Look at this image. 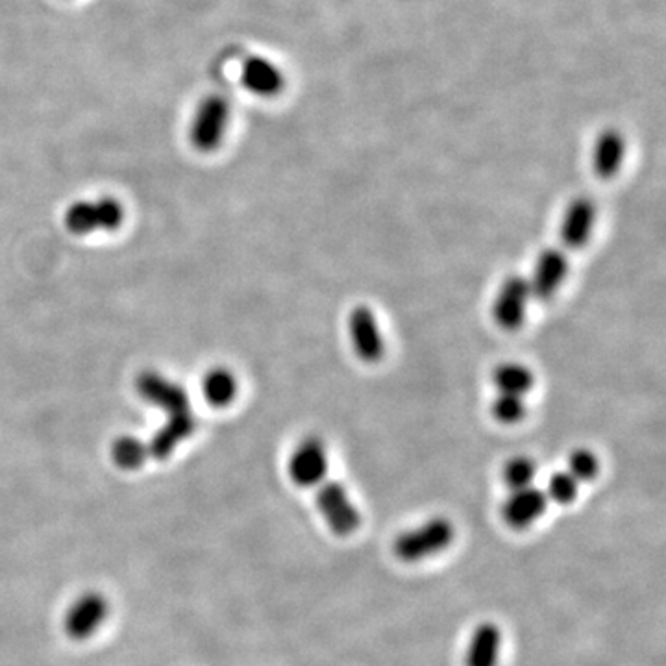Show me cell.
Listing matches in <instances>:
<instances>
[{"mask_svg": "<svg viewBox=\"0 0 666 666\" xmlns=\"http://www.w3.org/2000/svg\"><path fill=\"white\" fill-rule=\"evenodd\" d=\"M350 344L365 363H378L386 354V342L379 323L368 306H355L349 315Z\"/></svg>", "mask_w": 666, "mask_h": 666, "instance_id": "obj_9", "label": "cell"}, {"mask_svg": "<svg viewBox=\"0 0 666 666\" xmlns=\"http://www.w3.org/2000/svg\"><path fill=\"white\" fill-rule=\"evenodd\" d=\"M535 477H537V465H535L533 459L526 458V456L509 459L508 463L501 469V480L511 491L532 487Z\"/></svg>", "mask_w": 666, "mask_h": 666, "instance_id": "obj_19", "label": "cell"}, {"mask_svg": "<svg viewBox=\"0 0 666 666\" xmlns=\"http://www.w3.org/2000/svg\"><path fill=\"white\" fill-rule=\"evenodd\" d=\"M532 293L526 278L513 275L501 281L493 304V318L501 330L514 331L524 325Z\"/></svg>", "mask_w": 666, "mask_h": 666, "instance_id": "obj_8", "label": "cell"}, {"mask_svg": "<svg viewBox=\"0 0 666 666\" xmlns=\"http://www.w3.org/2000/svg\"><path fill=\"white\" fill-rule=\"evenodd\" d=\"M246 89L262 97H273L283 86V76L275 63L264 58H249L241 73Z\"/></svg>", "mask_w": 666, "mask_h": 666, "instance_id": "obj_15", "label": "cell"}, {"mask_svg": "<svg viewBox=\"0 0 666 666\" xmlns=\"http://www.w3.org/2000/svg\"><path fill=\"white\" fill-rule=\"evenodd\" d=\"M493 384L498 392L524 397L528 391H532L535 376L526 365L517 363V361H506L493 371Z\"/></svg>", "mask_w": 666, "mask_h": 666, "instance_id": "obj_17", "label": "cell"}, {"mask_svg": "<svg viewBox=\"0 0 666 666\" xmlns=\"http://www.w3.org/2000/svg\"><path fill=\"white\" fill-rule=\"evenodd\" d=\"M578 493H580V482L565 471L556 472L548 480V487H546L544 495L548 500L556 501L559 506H569L578 498Z\"/></svg>", "mask_w": 666, "mask_h": 666, "instance_id": "obj_21", "label": "cell"}, {"mask_svg": "<svg viewBox=\"0 0 666 666\" xmlns=\"http://www.w3.org/2000/svg\"><path fill=\"white\" fill-rule=\"evenodd\" d=\"M317 508L328 528L339 537H349L361 526L360 509L342 483L328 480L320 483L317 489Z\"/></svg>", "mask_w": 666, "mask_h": 666, "instance_id": "obj_4", "label": "cell"}, {"mask_svg": "<svg viewBox=\"0 0 666 666\" xmlns=\"http://www.w3.org/2000/svg\"><path fill=\"white\" fill-rule=\"evenodd\" d=\"M239 392L238 378L228 368H211L202 379V395L214 408H227Z\"/></svg>", "mask_w": 666, "mask_h": 666, "instance_id": "obj_16", "label": "cell"}, {"mask_svg": "<svg viewBox=\"0 0 666 666\" xmlns=\"http://www.w3.org/2000/svg\"><path fill=\"white\" fill-rule=\"evenodd\" d=\"M135 387L143 400L166 411L167 421L195 415L191 410L190 397L184 387L178 386L177 382L166 378L164 374L154 373V371L140 374Z\"/></svg>", "mask_w": 666, "mask_h": 666, "instance_id": "obj_6", "label": "cell"}, {"mask_svg": "<svg viewBox=\"0 0 666 666\" xmlns=\"http://www.w3.org/2000/svg\"><path fill=\"white\" fill-rule=\"evenodd\" d=\"M501 631L496 623L483 622L472 631L467 646V666H498L500 661Z\"/></svg>", "mask_w": 666, "mask_h": 666, "instance_id": "obj_13", "label": "cell"}, {"mask_svg": "<svg viewBox=\"0 0 666 666\" xmlns=\"http://www.w3.org/2000/svg\"><path fill=\"white\" fill-rule=\"evenodd\" d=\"M548 508V498L537 487L511 491V495L501 504V520L513 530H526L543 517Z\"/></svg>", "mask_w": 666, "mask_h": 666, "instance_id": "obj_11", "label": "cell"}, {"mask_svg": "<svg viewBox=\"0 0 666 666\" xmlns=\"http://www.w3.org/2000/svg\"><path fill=\"white\" fill-rule=\"evenodd\" d=\"M65 227L74 235L113 232L123 225L124 208L113 196L73 202L65 211Z\"/></svg>", "mask_w": 666, "mask_h": 666, "instance_id": "obj_2", "label": "cell"}, {"mask_svg": "<svg viewBox=\"0 0 666 666\" xmlns=\"http://www.w3.org/2000/svg\"><path fill=\"white\" fill-rule=\"evenodd\" d=\"M526 402L524 397H517V395H506V392H498L495 400L491 403V413L495 416L496 421L501 424H517L526 416Z\"/></svg>", "mask_w": 666, "mask_h": 666, "instance_id": "obj_20", "label": "cell"}, {"mask_svg": "<svg viewBox=\"0 0 666 666\" xmlns=\"http://www.w3.org/2000/svg\"><path fill=\"white\" fill-rule=\"evenodd\" d=\"M623 154H626V141L617 130H607L600 135L594 145L593 169L600 178L609 180L615 177L622 167Z\"/></svg>", "mask_w": 666, "mask_h": 666, "instance_id": "obj_14", "label": "cell"}, {"mask_svg": "<svg viewBox=\"0 0 666 666\" xmlns=\"http://www.w3.org/2000/svg\"><path fill=\"white\" fill-rule=\"evenodd\" d=\"M330 469L325 443L318 437H306L300 440L289 456L288 472L291 482L302 489L318 487L326 482Z\"/></svg>", "mask_w": 666, "mask_h": 666, "instance_id": "obj_7", "label": "cell"}, {"mask_svg": "<svg viewBox=\"0 0 666 666\" xmlns=\"http://www.w3.org/2000/svg\"><path fill=\"white\" fill-rule=\"evenodd\" d=\"M570 476H574L578 482H593L598 476L600 461L596 453L589 448H576L569 456Z\"/></svg>", "mask_w": 666, "mask_h": 666, "instance_id": "obj_22", "label": "cell"}, {"mask_svg": "<svg viewBox=\"0 0 666 666\" xmlns=\"http://www.w3.org/2000/svg\"><path fill=\"white\" fill-rule=\"evenodd\" d=\"M110 617V602L98 591H86L69 605L63 617V631L71 641H89Z\"/></svg>", "mask_w": 666, "mask_h": 666, "instance_id": "obj_5", "label": "cell"}, {"mask_svg": "<svg viewBox=\"0 0 666 666\" xmlns=\"http://www.w3.org/2000/svg\"><path fill=\"white\" fill-rule=\"evenodd\" d=\"M453 537L456 530L452 522L445 517H434L422 522L421 526L400 533L392 543V552L400 561L419 562L447 550Z\"/></svg>", "mask_w": 666, "mask_h": 666, "instance_id": "obj_1", "label": "cell"}, {"mask_svg": "<svg viewBox=\"0 0 666 666\" xmlns=\"http://www.w3.org/2000/svg\"><path fill=\"white\" fill-rule=\"evenodd\" d=\"M232 110L225 97L211 95L202 100L191 119V145L201 153H214L227 137Z\"/></svg>", "mask_w": 666, "mask_h": 666, "instance_id": "obj_3", "label": "cell"}, {"mask_svg": "<svg viewBox=\"0 0 666 666\" xmlns=\"http://www.w3.org/2000/svg\"><path fill=\"white\" fill-rule=\"evenodd\" d=\"M596 222V206L588 196H578L570 202L565 215H562L561 227H559V239L562 245L572 251L588 245Z\"/></svg>", "mask_w": 666, "mask_h": 666, "instance_id": "obj_12", "label": "cell"}, {"mask_svg": "<svg viewBox=\"0 0 666 666\" xmlns=\"http://www.w3.org/2000/svg\"><path fill=\"white\" fill-rule=\"evenodd\" d=\"M150 458L148 445L134 435H123L111 445V459L123 471H137Z\"/></svg>", "mask_w": 666, "mask_h": 666, "instance_id": "obj_18", "label": "cell"}, {"mask_svg": "<svg viewBox=\"0 0 666 666\" xmlns=\"http://www.w3.org/2000/svg\"><path fill=\"white\" fill-rule=\"evenodd\" d=\"M569 275V257L559 249L541 252L528 280L530 293L537 300H550Z\"/></svg>", "mask_w": 666, "mask_h": 666, "instance_id": "obj_10", "label": "cell"}]
</instances>
